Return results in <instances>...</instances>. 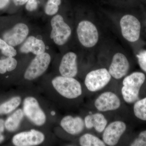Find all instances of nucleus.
Instances as JSON below:
<instances>
[{"label":"nucleus","instance_id":"1","mask_svg":"<svg viewBox=\"0 0 146 146\" xmlns=\"http://www.w3.org/2000/svg\"><path fill=\"white\" fill-rule=\"evenodd\" d=\"M145 80V75L140 72L132 73L124 78L121 94L126 102L133 103L138 100L140 89Z\"/></svg>","mask_w":146,"mask_h":146},{"label":"nucleus","instance_id":"2","mask_svg":"<svg viewBox=\"0 0 146 146\" xmlns=\"http://www.w3.org/2000/svg\"><path fill=\"white\" fill-rule=\"evenodd\" d=\"M52 84L56 91L66 98L74 99L82 94L81 84L74 78L58 76L53 79Z\"/></svg>","mask_w":146,"mask_h":146},{"label":"nucleus","instance_id":"3","mask_svg":"<svg viewBox=\"0 0 146 146\" xmlns=\"http://www.w3.org/2000/svg\"><path fill=\"white\" fill-rule=\"evenodd\" d=\"M111 76L106 68H100L92 70L87 74L84 80L86 88L91 92L101 90L109 83Z\"/></svg>","mask_w":146,"mask_h":146},{"label":"nucleus","instance_id":"4","mask_svg":"<svg viewBox=\"0 0 146 146\" xmlns=\"http://www.w3.org/2000/svg\"><path fill=\"white\" fill-rule=\"evenodd\" d=\"M77 34L79 42L86 48L94 46L98 41V31L95 25L90 21H81L78 26Z\"/></svg>","mask_w":146,"mask_h":146},{"label":"nucleus","instance_id":"5","mask_svg":"<svg viewBox=\"0 0 146 146\" xmlns=\"http://www.w3.org/2000/svg\"><path fill=\"white\" fill-rule=\"evenodd\" d=\"M23 110L27 118L35 125L39 126L46 123V114L40 107L38 101L34 97L29 96L25 99Z\"/></svg>","mask_w":146,"mask_h":146},{"label":"nucleus","instance_id":"6","mask_svg":"<svg viewBox=\"0 0 146 146\" xmlns=\"http://www.w3.org/2000/svg\"><path fill=\"white\" fill-rule=\"evenodd\" d=\"M51 38L58 46L65 44L71 36L72 30L63 17L60 15H56L51 21Z\"/></svg>","mask_w":146,"mask_h":146},{"label":"nucleus","instance_id":"7","mask_svg":"<svg viewBox=\"0 0 146 146\" xmlns=\"http://www.w3.org/2000/svg\"><path fill=\"white\" fill-rule=\"evenodd\" d=\"M51 56L48 53L37 55L32 60L24 74V78L32 80L38 78L46 71L51 62Z\"/></svg>","mask_w":146,"mask_h":146},{"label":"nucleus","instance_id":"8","mask_svg":"<svg viewBox=\"0 0 146 146\" xmlns=\"http://www.w3.org/2000/svg\"><path fill=\"white\" fill-rule=\"evenodd\" d=\"M121 31L124 38L131 42L138 41L140 36L141 23L138 19L132 15H125L120 22Z\"/></svg>","mask_w":146,"mask_h":146},{"label":"nucleus","instance_id":"9","mask_svg":"<svg viewBox=\"0 0 146 146\" xmlns=\"http://www.w3.org/2000/svg\"><path fill=\"white\" fill-rule=\"evenodd\" d=\"M29 29L26 25L18 23L3 33L2 37L6 42L15 47L21 44L28 35Z\"/></svg>","mask_w":146,"mask_h":146},{"label":"nucleus","instance_id":"10","mask_svg":"<svg viewBox=\"0 0 146 146\" xmlns=\"http://www.w3.org/2000/svg\"><path fill=\"white\" fill-rule=\"evenodd\" d=\"M126 129V125L122 121L112 122L107 125L104 131L102 140L107 145H116Z\"/></svg>","mask_w":146,"mask_h":146},{"label":"nucleus","instance_id":"11","mask_svg":"<svg viewBox=\"0 0 146 146\" xmlns=\"http://www.w3.org/2000/svg\"><path fill=\"white\" fill-rule=\"evenodd\" d=\"M45 139L42 132L32 129L16 134L12 138V143L16 146H36L43 143Z\"/></svg>","mask_w":146,"mask_h":146},{"label":"nucleus","instance_id":"12","mask_svg":"<svg viewBox=\"0 0 146 146\" xmlns=\"http://www.w3.org/2000/svg\"><path fill=\"white\" fill-rule=\"evenodd\" d=\"M95 107L100 112H108L116 110L119 108L121 102L115 93L106 91L100 94L94 103Z\"/></svg>","mask_w":146,"mask_h":146},{"label":"nucleus","instance_id":"13","mask_svg":"<svg viewBox=\"0 0 146 146\" xmlns=\"http://www.w3.org/2000/svg\"><path fill=\"white\" fill-rule=\"evenodd\" d=\"M129 69V62L125 56L118 52L113 56L108 70L112 77L119 80L126 76Z\"/></svg>","mask_w":146,"mask_h":146},{"label":"nucleus","instance_id":"14","mask_svg":"<svg viewBox=\"0 0 146 146\" xmlns=\"http://www.w3.org/2000/svg\"><path fill=\"white\" fill-rule=\"evenodd\" d=\"M77 58V55L72 52L67 53L63 56L59 68L61 76L74 78L77 75L78 72Z\"/></svg>","mask_w":146,"mask_h":146},{"label":"nucleus","instance_id":"15","mask_svg":"<svg viewBox=\"0 0 146 146\" xmlns=\"http://www.w3.org/2000/svg\"><path fill=\"white\" fill-rule=\"evenodd\" d=\"M60 125L67 133L72 135H77L84 129V121L80 117L65 116L60 121Z\"/></svg>","mask_w":146,"mask_h":146},{"label":"nucleus","instance_id":"16","mask_svg":"<svg viewBox=\"0 0 146 146\" xmlns=\"http://www.w3.org/2000/svg\"><path fill=\"white\" fill-rule=\"evenodd\" d=\"M45 50L44 42L33 36H29L20 48V51L23 53L31 52L36 55L45 52Z\"/></svg>","mask_w":146,"mask_h":146},{"label":"nucleus","instance_id":"17","mask_svg":"<svg viewBox=\"0 0 146 146\" xmlns=\"http://www.w3.org/2000/svg\"><path fill=\"white\" fill-rule=\"evenodd\" d=\"M84 122L86 128L91 129L94 128L99 133L103 132L108 124L107 120L101 113L87 115L84 118Z\"/></svg>","mask_w":146,"mask_h":146},{"label":"nucleus","instance_id":"18","mask_svg":"<svg viewBox=\"0 0 146 146\" xmlns=\"http://www.w3.org/2000/svg\"><path fill=\"white\" fill-rule=\"evenodd\" d=\"M24 115L23 110H17L6 120L5 128L10 132H13L17 130L23 119Z\"/></svg>","mask_w":146,"mask_h":146},{"label":"nucleus","instance_id":"19","mask_svg":"<svg viewBox=\"0 0 146 146\" xmlns=\"http://www.w3.org/2000/svg\"><path fill=\"white\" fill-rule=\"evenodd\" d=\"M22 100L20 96L13 97L0 105V115H6L13 112L21 104Z\"/></svg>","mask_w":146,"mask_h":146},{"label":"nucleus","instance_id":"20","mask_svg":"<svg viewBox=\"0 0 146 146\" xmlns=\"http://www.w3.org/2000/svg\"><path fill=\"white\" fill-rule=\"evenodd\" d=\"M80 145L82 146H105L103 140L91 133H86L79 139Z\"/></svg>","mask_w":146,"mask_h":146},{"label":"nucleus","instance_id":"21","mask_svg":"<svg viewBox=\"0 0 146 146\" xmlns=\"http://www.w3.org/2000/svg\"><path fill=\"white\" fill-rule=\"evenodd\" d=\"M18 64L17 60L13 57H7L0 59V74H5L7 72L13 71Z\"/></svg>","mask_w":146,"mask_h":146},{"label":"nucleus","instance_id":"22","mask_svg":"<svg viewBox=\"0 0 146 146\" xmlns=\"http://www.w3.org/2000/svg\"><path fill=\"white\" fill-rule=\"evenodd\" d=\"M133 112L136 117L143 121H146V98L135 103L133 106Z\"/></svg>","mask_w":146,"mask_h":146},{"label":"nucleus","instance_id":"23","mask_svg":"<svg viewBox=\"0 0 146 146\" xmlns=\"http://www.w3.org/2000/svg\"><path fill=\"white\" fill-rule=\"evenodd\" d=\"M0 51L2 54L6 57H14L17 55V51L14 47L9 44L0 37Z\"/></svg>","mask_w":146,"mask_h":146},{"label":"nucleus","instance_id":"24","mask_svg":"<svg viewBox=\"0 0 146 146\" xmlns=\"http://www.w3.org/2000/svg\"><path fill=\"white\" fill-rule=\"evenodd\" d=\"M131 146H146V130L142 131L138 138L130 144Z\"/></svg>","mask_w":146,"mask_h":146},{"label":"nucleus","instance_id":"25","mask_svg":"<svg viewBox=\"0 0 146 146\" xmlns=\"http://www.w3.org/2000/svg\"><path fill=\"white\" fill-rule=\"evenodd\" d=\"M59 6L54 4L53 3L51 2L48 0L45 6V12L47 15L49 16H52L54 15L56 13H57L58 11Z\"/></svg>","mask_w":146,"mask_h":146},{"label":"nucleus","instance_id":"26","mask_svg":"<svg viewBox=\"0 0 146 146\" xmlns=\"http://www.w3.org/2000/svg\"><path fill=\"white\" fill-rule=\"evenodd\" d=\"M136 56L140 68L146 73V50L141 51Z\"/></svg>","mask_w":146,"mask_h":146},{"label":"nucleus","instance_id":"27","mask_svg":"<svg viewBox=\"0 0 146 146\" xmlns=\"http://www.w3.org/2000/svg\"><path fill=\"white\" fill-rule=\"evenodd\" d=\"M38 6V4L36 0H28L26 5V9L29 11L36 10Z\"/></svg>","mask_w":146,"mask_h":146},{"label":"nucleus","instance_id":"28","mask_svg":"<svg viewBox=\"0 0 146 146\" xmlns=\"http://www.w3.org/2000/svg\"><path fill=\"white\" fill-rule=\"evenodd\" d=\"M11 0H0V11L4 10L8 7Z\"/></svg>","mask_w":146,"mask_h":146},{"label":"nucleus","instance_id":"29","mask_svg":"<svg viewBox=\"0 0 146 146\" xmlns=\"http://www.w3.org/2000/svg\"><path fill=\"white\" fill-rule=\"evenodd\" d=\"M13 1V4L16 6H21L27 3L28 0H11Z\"/></svg>","mask_w":146,"mask_h":146},{"label":"nucleus","instance_id":"30","mask_svg":"<svg viewBox=\"0 0 146 146\" xmlns=\"http://www.w3.org/2000/svg\"><path fill=\"white\" fill-rule=\"evenodd\" d=\"M5 127V121L3 119H0V133H3Z\"/></svg>","mask_w":146,"mask_h":146},{"label":"nucleus","instance_id":"31","mask_svg":"<svg viewBox=\"0 0 146 146\" xmlns=\"http://www.w3.org/2000/svg\"><path fill=\"white\" fill-rule=\"evenodd\" d=\"M49 1L51 2L58 6L60 5L61 3V0H49Z\"/></svg>","mask_w":146,"mask_h":146},{"label":"nucleus","instance_id":"32","mask_svg":"<svg viewBox=\"0 0 146 146\" xmlns=\"http://www.w3.org/2000/svg\"><path fill=\"white\" fill-rule=\"evenodd\" d=\"M3 133H0V144L5 139L4 136L3 135Z\"/></svg>","mask_w":146,"mask_h":146},{"label":"nucleus","instance_id":"33","mask_svg":"<svg viewBox=\"0 0 146 146\" xmlns=\"http://www.w3.org/2000/svg\"><path fill=\"white\" fill-rule=\"evenodd\" d=\"M56 113L55 112H54V111H52L51 112V114L52 115V116H54L55 115Z\"/></svg>","mask_w":146,"mask_h":146}]
</instances>
